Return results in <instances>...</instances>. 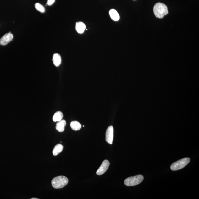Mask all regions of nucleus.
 <instances>
[{
	"label": "nucleus",
	"instance_id": "obj_12",
	"mask_svg": "<svg viewBox=\"0 0 199 199\" xmlns=\"http://www.w3.org/2000/svg\"><path fill=\"white\" fill-rule=\"evenodd\" d=\"M63 145L61 144H57L53 149V153L54 156H57L63 151Z\"/></svg>",
	"mask_w": 199,
	"mask_h": 199
},
{
	"label": "nucleus",
	"instance_id": "obj_1",
	"mask_svg": "<svg viewBox=\"0 0 199 199\" xmlns=\"http://www.w3.org/2000/svg\"><path fill=\"white\" fill-rule=\"evenodd\" d=\"M153 12L157 18H163L168 14L167 6L162 3H157L154 6Z\"/></svg>",
	"mask_w": 199,
	"mask_h": 199
},
{
	"label": "nucleus",
	"instance_id": "obj_5",
	"mask_svg": "<svg viewBox=\"0 0 199 199\" xmlns=\"http://www.w3.org/2000/svg\"><path fill=\"white\" fill-rule=\"evenodd\" d=\"M114 137V128L112 126L107 128L106 134V140L109 144H112Z\"/></svg>",
	"mask_w": 199,
	"mask_h": 199
},
{
	"label": "nucleus",
	"instance_id": "obj_11",
	"mask_svg": "<svg viewBox=\"0 0 199 199\" xmlns=\"http://www.w3.org/2000/svg\"><path fill=\"white\" fill-rule=\"evenodd\" d=\"M109 14L113 20L115 21L119 20V15L116 10L113 9H111L109 12Z\"/></svg>",
	"mask_w": 199,
	"mask_h": 199
},
{
	"label": "nucleus",
	"instance_id": "obj_16",
	"mask_svg": "<svg viewBox=\"0 0 199 199\" xmlns=\"http://www.w3.org/2000/svg\"><path fill=\"white\" fill-rule=\"evenodd\" d=\"M55 0H48L47 2V4L49 6L52 5L54 3Z\"/></svg>",
	"mask_w": 199,
	"mask_h": 199
},
{
	"label": "nucleus",
	"instance_id": "obj_7",
	"mask_svg": "<svg viewBox=\"0 0 199 199\" xmlns=\"http://www.w3.org/2000/svg\"><path fill=\"white\" fill-rule=\"evenodd\" d=\"M14 38V36L10 32L6 33L0 39V44L2 46H5L11 41Z\"/></svg>",
	"mask_w": 199,
	"mask_h": 199
},
{
	"label": "nucleus",
	"instance_id": "obj_14",
	"mask_svg": "<svg viewBox=\"0 0 199 199\" xmlns=\"http://www.w3.org/2000/svg\"><path fill=\"white\" fill-rule=\"evenodd\" d=\"M70 126L73 130H76V131L80 130L82 127L81 124L77 121H72L70 123Z\"/></svg>",
	"mask_w": 199,
	"mask_h": 199
},
{
	"label": "nucleus",
	"instance_id": "obj_6",
	"mask_svg": "<svg viewBox=\"0 0 199 199\" xmlns=\"http://www.w3.org/2000/svg\"><path fill=\"white\" fill-rule=\"evenodd\" d=\"M110 164V163L108 160H104L102 162L101 165L100 166V168L97 170V172H96V174L98 175H102L104 174L106 172V171L108 170Z\"/></svg>",
	"mask_w": 199,
	"mask_h": 199
},
{
	"label": "nucleus",
	"instance_id": "obj_2",
	"mask_svg": "<svg viewBox=\"0 0 199 199\" xmlns=\"http://www.w3.org/2000/svg\"><path fill=\"white\" fill-rule=\"evenodd\" d=\"M68 179L64 176H59L55 177L51 181L53 187L55 189L63 188L67 185Z\"/></svg>",
	"mask_w": 199,
	"mask_h": 199
},
{
	"label": "nucleus",
	"instance_id": "obj_10",
	"mask_svg": "<svg viewBox=\"0 0 199 199\" xmlns=\"http://www.w3.org/2000/svg\"><path fill=\"white\" fill-rule=\"evenodd\" d=\"M53 61L54 65L58 67L61 65V58L58 53H55L53 56Z\"/></svg>",
	"mask_w": 199,
	"mask_h": 199
},
{
	"label": "nucleus",
	"instance_id": "obj_15",
	"mask_svg": "<svg viewBox=\"0 0 199 199\" xmlns=\"http://www.w3.org/2000/svg\"><path fill=\"white\" fill-rule=\"evenodd\" d=\"M35 6L36 9L40 12L44 13L45 11V9L44 6L41 5L39 3H36Z\"/></svg>",
	"mask_w": 199,
	"mask_h": 199
},
{
	"label": "nucleus",
	"instance_id": "obj_9",
	"mask_svg": "<svg viewBox=\"0 0 199 199\" xmlns=\"http://www.w3.org/2000/svg\"><path fill=\"white\" fill-rule=\"evenodd\" d=\"M86 29V25L82 22H78L76 23V29L78 33L82 34L84 33Z\"/></svg>",
	"mask_w": 199,
	"mask_h": 199
},
{
	"label": "nucleus",
	"instance_id": "obj_13",
	"mask_svg": "<svg viewBox=\"0 0 199 199\" xmlns=\"http://www.w3.org/2000/svg\"><path fill=\"white\" fill-rule=\"evenodd\" d=\"M63 117V113L60 111H58L53 115V119L54 122H58L61 120Z\"/></svg>",
	"mask_w": 199,
	"mask_h": 199
},
{
	"label": "nucleus",
	"instance_id": "obj_3",
	"mask_svg": "<svg viewBox=\"0 0 199 199\" xmlns=\"http://www.w3.org/2000/svg\"><path fill=\"white\" fill-rule=\"evenodd\" d=\"M144 177L143 175H138L136 176L128 177L125 180L124 183L127 186H134L137 185L142 182Z\"/></svg>",
	"mask_w": 199,
	"mask_h": 199
},
{
	"label": "nucleus",
	"instance_id": "obj_8",
	"mask_svg": "<svg viewBox=\"0 0 199 199\" xmlns=\"http://www.w3.org/2000/svg\"><path fill=\"white\" fill-rule=\"evenodd\" d=\"M66 124V121L65 120L62 119L60 121L58 122L56 124V130L59 132H63L65 130Z\"/></svg>",
	"mask_w": 199,
	"mask_h": 199
},
{
	"label": "nucleus",
	"instance_id": "obj_17",
	"mask_svg": "<svg viewBox=\"0 0 199 199\" xmlns=\"http://www.w3.org/2000/svg\"><path fill=\"white\" fill-rule=\"evenodd\" d=\"M31 199H38L37 198H32Z\"/></svg>",
	"mask_w": 199,
	"mask_h": 199
},
{
	"label": "nucleus",
	"instance_id": "obj_4",
	"mask_svg": "<svg viewBox=\"0 0 199 199\" xmlns=\"http://www.w3.org/2000/svg\"><path fill=\"white\" fill-rule=\"evenodd\" d=\"M190 160L189 158H185L173 163L170 166L171 169L173 171L181 169L189 163Z\"/></svg>",
	"mask_w": 199,
	"mask_h": 199
}]
</instances>
